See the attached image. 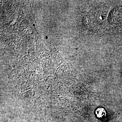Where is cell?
<instances>
[{
  "mask_svg": "<svg viewBox=\"0 0 122 122\" xmlns=\"http://www.w3.org/2000/svg\"><path fill=\"white\" fill-rule=\"evenodd\" d=\"M96 114L98 118H102L106 115V112L105 109L102 107H99L97 109Z\"/></svg>",
  "mask_w": 122,
  "mask_h": 122,
  "instance_id": "cell-1",
  "label": "cell"
},
{
  "mask_svg": "<svg viewBox=\"0 0 122 122\" xmlns=\"http://www.w3.org/2000/svg\"><path fill=\"white\" fill-rule=\"evenodd\" d=\"M33 26H35V24H33Z\"/></svg>",
  "mask_w": 122,
  "mask_h": 122,
  "instance_id": "cell-3",
  "label": "cell"
},
{
  "mask_svg": "<svg viewBox=\"0 0 122 122\" xmlns=\"http://www.w3.org/2000/svg\"><path fill=\"white\" fill-rule=\"evenodd\" d=\"M45 38L46 39H48V36H46L45 37Z\"/></svg>",
  "mask_w": 122,
  "mask_h": 122,
  "instance_id": "cell-2",
  "label": "cell"
}]
</instances>
